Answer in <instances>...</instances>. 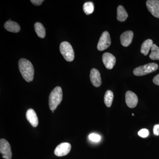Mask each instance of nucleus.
<instances>
[{
	"instance_id": "nucleus-6",
	"label": "nucleus",
	"mask_w": 159,
	"mask_h": 159,
	"mask_svg": "<svg viewBox=\"0 0 159 159\" xmlns=\"http://www.w3.org/2000/svg\"><path fill=\"white\" fill-rule=\"evenodd\" d=\"M111 44L110 35L108 31H105L102 33L97 45V49L99 51H104L108 48Z\"/></svg>"
},
{
	"instance_id": "nucleus-22",
	"label": "nucleus",
	"mask_w": 159,
	"mask_h": 159,
	"mask_svg": "<svg viewBox=\"0 0 159 159\" xmlns=\"http://www.w3.org/2000/svg\"><path fill=\"white\" fill-rule=\"evenodd\" d=\"M138 134L139 136L142 137V138H146L148 136V134H149V132L146 129H142L138 132Z\"/></svg>"
},
{
	"instance_id": "nucleus-2",
	"label": "nucleus",
	"mask_w": 159,
	"mask_h": 159,
	"mask_svg": "<svg viewBox=\"0 0 159 159\" xmlns=\"http://www.w3.org/2000/svg\"><path fill=\"white\" fill-rule=\"evenodd\" d=\"M62 89L57 86L52 91L49 96V105L50 110L54 111L56 109L62 100Z\"/></svg>"
},
{
	"instance_id": "nucleus-26",
	"label": "nucleus",
	"mask_w": 159,
	"mask_h": 159,
	"mask_svg": "<svg viewBox=\"0 0 159 159\" xmlns=\"http://www.w3.org/2000/svg\"><path fill=\"white\" fill-rule=\"evenodd\" d=\"M132 116H134V114L133 113L132 114Z\"/></svg>"
},
{
	"instance_id": "nucleus-25",
	"label": "nucleus",
	"mask_w": 159,
	"mask_h": 159,
	"mask_svg": "<svg viewBox=\"0 0 159 159\" xmlns=\"http://www.w3.org/2000/svg\"><path fill=\"white\" fill-rule=\"evenodd\" d=\"M153 82L156 85H159V74L154 77Z\"/></svg>"
},
{
	"instance_id": "nucleus-13",
	"label": "nucleus",
	"mask_w": 159,
	"mask_h": 159,
	"mask_svg": "<svg viewBox=\"0 0 159 159\" xmlns=\"http://www.w3.org/2000/svg\"><path fill=\"white\" fill-rule=\"evenodd\" d=\"M134 33L131 31L123 32L120 36L121 44L124 47H128L131 43L133 39Z\"/></svg>"
},
{
	"instance_id": "nucleus-8",
	"label": "nucleus",
	"mask_w": 159,
	"mask_h": 159,
	"mask_svg": "<svg viewBox=\"0 0 159 159\" xmlns=\"http://www.w3.org/2000/svg\"><path fill=\"white\" fill-rule=\"evenodd\" d=\"M146 6L154 16L159 18V1L148 0L146 2Z\"/></svg>"
},
{
	"instance_id": "nucleus-23",
	"label": "nucleus",
	"mask_w": 159,
	"mask_h": 159,
	"mask_svg": "<svg viewBox=\"0 0 159 159\" xmlns=\"http://www.w3.org/2000/svg\"><path fill=\"white\" fill-rule=\"evenodd\" d=\"M153 134L155 136L159 135V124H157L154 126Z\"/></svg>"
},
{
	"instance_id": "nucleus-16",
	"label": "nucleus",
	"mask_w": 159,
	"mask_h": 159,
	"mask_svg": "<svg viewBox=\"0 0 159 159\" xmlns=\"http://www.w3.org/2000/svg\"><path fill=\"white\" fill-rule=\"evenodd\" d=\"M128 15L122 6H119L117 8V20L119 21H125L128 18Z\"/></svg>"
},
{
	"instance_id": "nucleus-14",
	"label": "nucleus",
	"mask_w": 159,
	"mask_h": 159,
	"mask_svg": "<svg viewBox=\"0 0 159 159\" xmlns=\"http://www.w3.org/2000/svg\"><path fill=\"white\" fill-rule=\"evenodd\" d=\"M4 27L7 31L14 33L19 32L20 30L19 25L16 22L11 20L7 21L5 23Z\"/></svg>"
},
{
	"instance_id": "nucleus-18",
	"label": "nucleus",
	"mask_w": 159,
	"mask_h": 159,
	"mask_svg": "<svg viewBox=\"0 0 159 159\" xmlns=\"http://www.w3.org/2000/svg\"><path fill=\"white\" fill-rule=\"evenodd\" d=\"M113 98V93L111 90L107 91L104 96V103L107 107H111L112 103Z\"/></svg>"
},
{
	"instance_id": "nucleus-24",
	"label": "nucleus",
	"mask_w": 159,
	"mask_h": 159,
	"mask_svg": "<svg viewBox=\"0 0 159 159\" xmlns=\"http://www.w3.org/2000/svg\"><path fill=\"white\" fill-rule=\"evenodd\" d=\"M44 1L43 0H31V2L35 6H40L42 4Z\"/></svg>"
},
{
	"instance_id": "nucleus-10",
	"label": "nucleus",
	"mask_w": 159,
	"mask_h": 159,
	"mask_svg": "<svg viewBox=\"0 0 159 159\" xmlns=\"http://www.w3.org/2000/svg\"><path fill=\"white\" fill-rule=\"evenodd\" d=\"M125 102L129 107L134 108L136 106L138 102L137 95L133 92L129 91L125 93Z\"/></svg>"
},
{
	"instance_id": "nucleus-9",
	"label": "nucleus",
	"mask_w": 159,
	"mask_h": 159,
	"mask_svg": "<svg viewBox=\"0 0 159 159\" xmlns=\"http://www.w3.org/2000/svg\"><path fill=\"white\" fill-rule=\"evenodd\" d=\"M102 62L107 69L111 70L116 64V58L112 54L105 53L102 55Z\"/></svg>"
},
{
	"instance_id": "nucleus-5",
	"label": "nucleus",
	"mask_w": 159,
	"mask_h": 159,
	"mask_svg": "<svg viewBox=\"0 0 159 159\" xmlns=\"http://www.w3.org/2000/svg\"><path fill=\"white\" fill-rule=\"evenodd\" d=\"M0 152L2 155V157L5 159H11L12 152L11 146L7 140L5 139L0 140Z\"/></svg>"
},
{
	"instance_id": "nucleus-17",
	"label": "nucleus",
	"mask_w": 159,
	"mask_h": 159,
	"mask_svg": "<svg viewBox=\"0 0 159 159\" xmlns=\"http://www.w3.org/2000/svg\"><path fill=\"white\" fill-rule=\"evenodd\" d=\"M34 29L38 36L41 38L45 37L46 31L44 27L41 23L37 22L34 24Z\"/></svg>"
},
{
	"instance_id": "nucleus-7",
	"label": "nucleus",
	"mask_w": 159,
	"mask_h": 159,
	"mask_svg": "<svg viewBox=\"0 0 159 159\" xmlns=\"http://www.w3.org/2000/svg\"><path fill=\"white\" fill-rule=\"evenodd\" d=\"M71 145L67 142H63L57 145L54 150V153L57 157L67 155L70 151Z\"/></svg>"
},
{
	"instance_id": "nucleus-1",
	"label": "nucleus",
	"mask_w": 159,
	"mask_h": 159,
	"mask_svg": "<svg viewBox=\"0 0 159 159\" xmlns=\"http://www.w3.org/2000/svg\"><path fill=\"white\" fill-rule=\"evenodd\" d=\"M19 68L22 76L26 81L31 82L34 79V69L32 63L25 58L20 59L18 63Z\"/></svg>"
},
{
	"instance_id": "nucleus-15",
	"label": "nucleus",
	"mask_w": 159,
	"mask_h": 159,
	"mask_svg": "<svg viewBox=\"0 0 159 159\" xmlns=\"http://www.w3.org/2000/svg\"><path fill=\"white\" fill-rule=\"evenodd\" d=\"M153 41L152 40L148 39L145 41L141 46V52L145 56L148 55L149 50L153 46Z\"/></svg>"
},
{
	"instance_id": "nucleus-4",
	"label": "nucleus",
	"mask_w": 159,
	"mask_h": 159,
	"mask_svg": "<svg viewBox=\"0 0 159 159\" xmlns=\"http://www.w3.org/2000/svg\"><path fill=\"white\" fill-rule=\"evenodd\" d=\"M60 51L67 61H72L74 60V52L70 43L66 41L61 43L60 46Z\"/></svg>"
},
{
	"instance_id": "nucleus-11",
	"label": "nucleus",
	"mask_w": 159,
	"mask_h": 159,
	"mask_svg": "<svg viewBox=\"0 0 159 159\" xmlns=\"http://www.w3.org/2000/svg\"><path fill=\"white\" fill-rule=\"evenodd\" d=\"M90 78L92 84L95 87H99L102 84L101 76L99 71L97 69L93 68L91 70Z\"/></svg>"
},
{
	"instance_id": "nucleus-19",
	"label": "nucleus",
	"mask_w": 159,
	"mask_h": 159,
	"mask_svg": "<svg viewBox=\"0 0 159 159\" xmlns=\"http://www.w3.org/2000/svg\"><path fill=\"white\" fill-rule=\"evenodd\" d=\"M151 59L159 60V48L156 44H153L151 48V53L149 55Z\"/></svg>"
},
{
	"instance_id": "nucleus-12",
	"label": "nucleus",
	"mask_w": 159,
	"mask_h": 159,
	"mask_svg": "<svg viewBox=\"0 0 159 159\" xmlns=\"http://www.w3.org/2000/svg\"><path fill=\"white\" fill-rule=\"evenodd\" d=\"M26 118L33 127H37L39 124L38 118L35 111L30 108L26 112Z\"/></svg>"
},
{
	"instance_id": "nucleus-20",
	"label": "nucleus",
	"mask_w": 159,
	"mask_h": 159,
	"mask_svg": "<svg viewBox=\"0 0 159 159\" xmlns=\"http://www.w3.org/2000/svg\"><path fill=\"white\" fill-rule=\"evenodd\" d=\"M83 10L84 13L87 15L92 14L94 10L93 3L90 2L84 3L83 6Z\"/></svg>"
},
{
	"instance_id": "nucleus-21",
	"label": "nucleus",
	"mask_w": 159,
	"mask_h": 159,
	"mask_svg": "<svg viewBox=\"0 0 159 159\" xmlns=\"http://www.w3.org/2000/svg\"><path fill=\"white\" fill-rule=\"evenodd\" d=\"M89 139L94 142H99L101 139V137L96 134H91L89 135Z\"/></svg>"
},
{
	"instance_id": "nucleus-3",
	"label": "nucleus",
	"mask_w": 159,
	"mask_h": 159,
	"mask_svg": "<svg viewBox=\"0 0 159 159\" xmlns=\"http://www.w3.org/2000/svg\"><path fill=\"white\" fill-rule=\"evenodd\" d=\"M158 68V66L155 63H150L145 65L138 67L134 70V75L142 76L154 72Z\"/></svg>"
}]
</instances>
